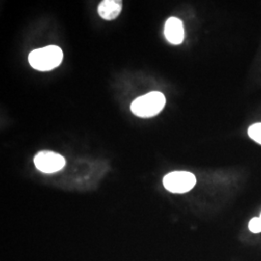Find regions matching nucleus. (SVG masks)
Returning a JSON list of instances; mask_svg holds the SVG:
<instances>
[{
	"label": "nucleus",
	"mask_w": 261,
	"mask_h": 261,
	"mask_svg": "<svg viewBox=\"0 0 261 261\" xmlns=\"http://www.w3.org/2000/svg\"><path fill=\"white\" fill-rule=\"evenodd\" d=\"M166 105L165 95L159 91H153L137 98L132 105V112L142 118H149L158 115Z\"/></svg>",
	"instance_id": "obj_2"
},
{
	"label": "nucleus",
	"mask_w": 261,
	"mask_h": 261,
	"mask_svg": "<svg viewBox=\"0 0 261 261\" xmlns=\"http://www.w3.org/2000/svg\"><path fill=\"white\" fill-rule=\"evenodd\" d=\"M249 229L252 233H260L261 232V220L259 217L252 218L249 223Z\"/></svg>",
	"instance_id": "obj_8"
},
{
	"label": "nucleus",
	"mask_w": 261,
	"mask_h": 261,
	"mask_svg": "<svg viewBox=\"0 0 261 261\" xmlns=\"http://www.w3.org/2000/svg\"><path fill=\"white\" fill-rule=\"evenodd\" d=\"M165 188L174 194H184L196 186V178L188 171H173L167 174L163 180Z\"/></svg>",
	"instance_id": "obj_3"
},
{
	"label": "nucleus",
	"mask_w": 261,
	"mask_h": 261,
	"mask_svg": "<svg viewBox=\"0 0 261 261\" xmlns=\"http://www.w3.org/2000/svg\"><path fill=\"white\" fill-rule=\"evenodd\" d=\"M122 1L120 0H103L98 6V13L106 20L115 19L121 13Z\"/></svg>",
	"instance_id": "obj_6"
},
{
	"label": "nucleus",
	"mask_w": 261,
	"mask_h": 261,
	"mask_svg": "<svg viewBox=\"0 0 261 261\" xmlns=\"http://www.w3.org/2000/svg\"><path fill=\"white\" fill-rule=\"evenodd\" d=\"M259 218H260V220H261V214H260V217H259Z\"/></svg>",
	"instance_id": "obj_9"
},
{
	"label": "nucleus",
	"mask_w": 261,
	"mask_h": 261,
	"mask_svg": "<svg viewBox=\"0 0 261 261\" xmlns=\"http://www.w3.org/2000/svg\"><path fill=\"white\" fill-rule=\"evenodd\" d=\"M34 165L38 170L44 173H55L65 167L66 160L54 151H40L34 157Z\"/></svg>",
	"instance_id": "obj_4"
},
{
	"label": "nucleus",
	"mask_w": 261,
	"mask_h": 261,
	"mask_svg": "<svg viewBox=\"0 0 261 261\" xmlns=\"http://www.w3.org/2000/svg\"><path fill=\"white\" fill-rule=\"evenodd\" d=\"M63 51L57 46H47L32 50L28 56V62L38 71H50L61 64Z\"/></svg>",
	"instance_id": "obj_1"
},
{
	"label": "nucleus",
	"mask_w": 261,
	"mask_h": 261,
	"mask_svg": "<svg viewBox=\"0 0 261 261\" xmlns=\"http://www.w3.org/2000/svg\"><path fill=\"white\" fill-rule=\"evenodd\" d=\"M184 25L181 19L169 18L165 24V36L172 45H180L184 41Z\"/></svg>",
	"instance_id": "obj_5"
},
{
	"label": "nucleus",
	"mask_w": 261,
	"mask_h": 261,
	"mask_svg": "<svg viewBox=\"0 0 261 261\" xmlns=\"http://www.w3.org/2000/svg\"><path fill=\"white\" fill-rule=\"evenodd\" d=\"M248 134L252 140L261 144V123H255L252 125L248 130Z\"/></svg>",
	"instance_id": "obj_7"
}]
</instances>
